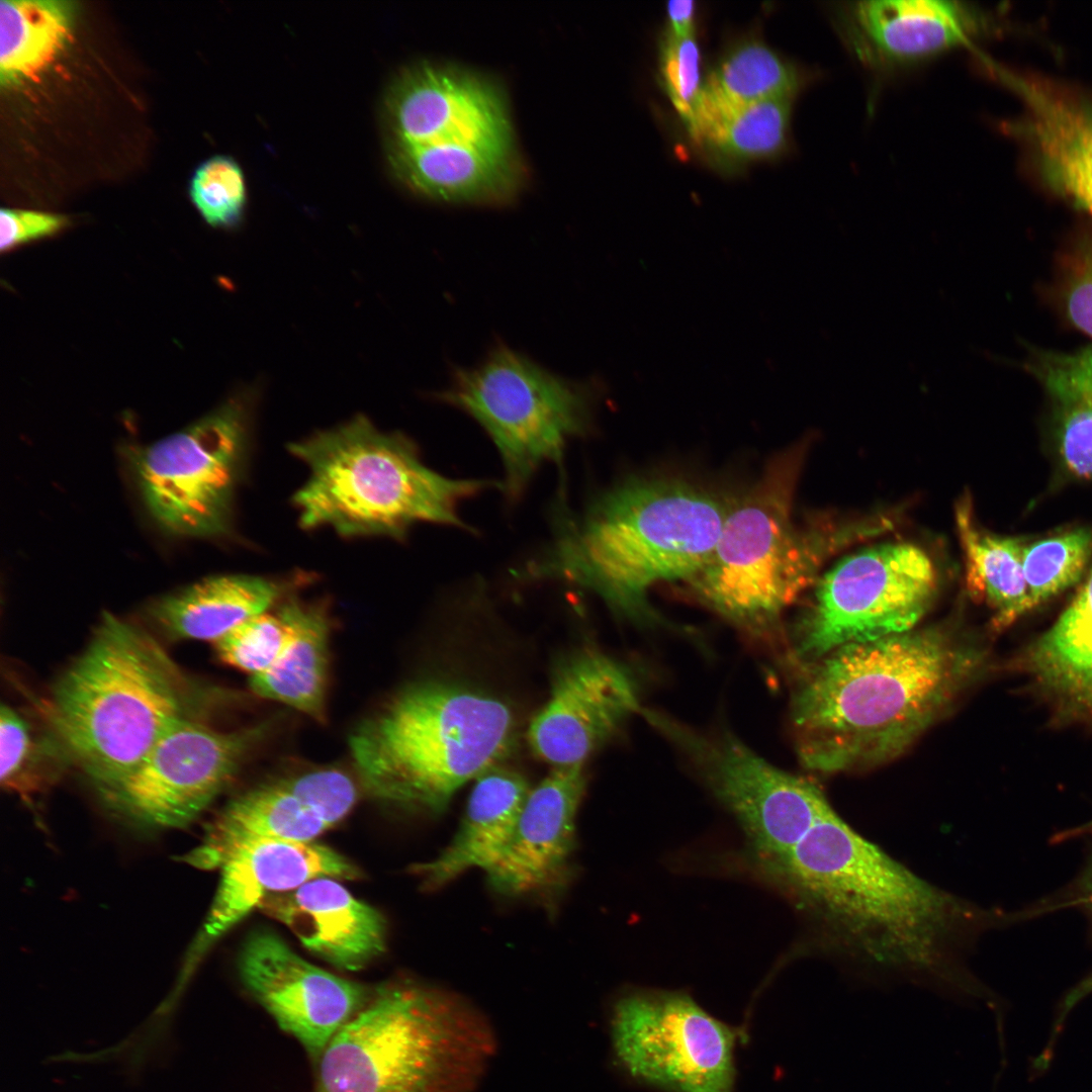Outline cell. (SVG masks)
Here are the masks:
<instances>
[{
	"label": "cell",
	"instance_id": "cell-29",
	"mask_svg": "<svg viewBox=\"0 0 1092 1092\" xmlns=\"http://www.w3.org/2000/svg\"><path fill=\"white\" fill-rule=\"evenodd\" d=\"M1027 372L1054 404V429L1064 467L1092 478V345L1074 352L1034 350Z\"/></svg>",
	"mask_w": 1092,
	"mask_h": 1092
},
{
	"label": "cell",
	"instance_id": "cell-34",
	"mask_svg": "<svg viewBox=\"0 0 1092 1092\" xmlns=\"http://www.w3.org/2000/svg\"><path fill=\"white\" fill-rule=\"evenodd\" d=\"M1092 554V530L1078 528L1022 546V568L1030 608L1080 580Z\"/></svg>",
	"mask_w": 1092,
	"mask_h": 1092
},
{
	"label": "cell",
	"instance_id": "cell-15",
	"mask_svg": "<svg viewBox=\"0 0 1092 1092\" xmlns=\"http://www.w3.org/2000/svg\"><path fill=\"white\" fill-rule=\"evenodd\" d=\"M238 971L248 993L314 1064L374 991L310 964L270 930H256L245 940Z\"/></svg>",
	"mask_w": 1092,
	"mask_h": 1092
},
{
	"label": "cell",
	"instance_id": "cell-22",
	"mask_svg": "<svg viewBox=\"0 0 1092 1092\" xmlns=\"http://www.w3.org/2000/svg\"><path fill=\"white\" fill-rule=\"evenodd\" d=\"M259 908L284 924L306 949L341 970H362L386 949L383 915L337 879H313L268 895Z\"/></svg>",
	"mask_w": 1092,
	"mask_h": 1092
},
{
	"label": "cell",
	"instance_id": "cell-31",
	"mask_svg": "<svg viewBox=\"0 0 1092 1092\" xmlns=\"http://www.w3.org/2000/svg\"><path fill=\"white\" fill-rule=\"evenodd\" d=\"M78 3L64 0H2L0 81L3 87L43 71L65 49Z\"/></svg>",
	"mask_w": 1092,
	"mask_h": 1092
},
{
	"label": "cell",
	"instance_id": "cell-16",
	"mask_svg": "<svg viewBox=\"0 0 1092 1092\" xmlns=\"http://www.w3.org/2000/svg\"><path fill=\"white\" fill-rule=\"evenodd\" d=\"M641 709L630 669L597 649H578L556 665L549 699L532 719L528 741L554 767L583 764Z\"/></svg>",
	"mask_w": 1092,
	"mask_h": 1092
},
{
	"label": "cell",
	"instance_id": "cell-38",
	"mask_svg": "<svg viewBox=\"0 0 1092 1092\" xmlns=\"http://www.w3.org/2000/svg\"><path fill=\"white\" fill-rule=\"evenodd\" d=\"M660 73L671 103L689 124L704 85L695 35L675 37L667 32L660 52Z\"/></svg>",
	"mask_w": 1092,
	"mask_h": 1092
},
{
	"label": "cell",
	"instance_id": "cell-2",
	"mask_svg": "<svg viewBox=\"0 0 1092 1092\" xmlns=\"http://www.w3.org/2000/svg\"><path fill=\"white\" fill-rule=\"evenodd\" d=\"M557 502L550 543L520 576L587 588L616 611L645 620L654 618L647 603L654 584L688 581L708 561L730 506L676 478L624 481L581 513Z\"/></svg>",
	"mask_w": 1092,
	"mask_h": 1092
},
{
	"label": "cell",
	"instance_id": "cell-26",
	"mask_svg": "<svg viewBox=\"0 0 1092 1092\" xmlns=\"http://www.w3.org/2000/svg\"><path fill=\"white\" fill-rule=\"evenodd\" d=\"M275 580L251 574L204 578L153 603L149 616L171 639L215 642L248 619L270 610L282 595Z\"/></svg>",
	"mask_w": 1092,
	"mask_h": 1092
},
{
	"label": "cell",
	"instance_id": "cell-4",
	"mask_svg": "<svg viewBox=\"0 0 1092 1092\" xmlns=\"http://www.w3.org/2000/svg\"><path fill=\"white\" fill-rule=\"evenodd\" d=\"M202 696L151 633L104 613L42 711L61 751L101 789L194 718Z\"/></svg>",
	"mask_w": 1092,
	"mask_h": 1092
},
{
	"label": "cell",
	"instance_id": "cell-36",
	"mask_svg": "<svg viewBox=\"0 0 1092 1092\" xmlns=\"http://www.w3.org/2000/svg\"><path fill=\"white\" fill-rule=\"evenodd\" d=\"M191 199L212 226H232L242 217L246 204V185L240 166L225 156L203 162L190 183Z\"/></svg>",
	"mask_w": 1092,
	"mask_h": 1092
},
{
	"label": "cell",
	"instance_id": "cell-39",
	"mask_svg": "<svg viewBox=\"0 0 1092 1092\" xmlns=\"http://www.w3.org/2000/svg\"><path fill=\"white\" fill-rule=\"evenodd\" d=\"M26 721L12 708L0 712V754L2 786L19 792L35 788L34 767L40 750Z\"/></svg>",
	"mask_w": 1092,
	"mask_h": 1092
},
{
	"label": "cell",
	"instance_id": "cell-11",
	"mask_svg": "<svg viewBox=\"0 0 1092 1092\" xmlns=\"http://www.w3.org/2000/svg\"><path fill=\"white\" fill-rule=\"evenodd\" d=\"M937 590V569L915 544L888 542L851 553L818 578L798 631V655L817 660L846 644L911 631Z\"/></svg>",
	"mask_w": 1092,
	"mask_h": 1092
},
{
	"label": "cell",
	"instance_id": "cell-33",
	"mask_svg": "<svg viewBox=\"0 0 1092 1092\" xmlns=\"http://www.w3.org/2000/svg\"><path fill=\"white\" fill-rule=\"evenodd\" d=\"M793 99H771L700 119L691 133L718 158L748 163L776 158L789 143Z\"/></svg>",
	"mask_w": 1092,
	"mask_h": 1092
},
{
	"label": "cell",
	"instance_id": "cell-30",
	"mask_svg": "<svg viewBox=\"0 0 1092 1092\" xmlns=\"http://www.w3.org/2000/svg\"><path fill=\"white\" fill-rule=\"evenodd\" d=\"M807 81L805 72L764 41L740 40L724 53L704 82L692 120L765 100H794Z\"/></svg>",
	"mask_w": 1092,
	"mask_h": 1092
},
{
	"label": "cell",
	"instance_id": "cell-20",
	"mask_svg": "<svg viewBox=\"0 0 1092 1092\" xmlns=\"http://www.w3.org/2000/svg\"><path fill=\"white\" fill-rule=\"evenodd\" d=\"M984 64L1022 103L1019 116L1002 129L1025 147L1046 186L1092 215V98L993 61Z\"/></svg>",
	"mask_w": 1092,
	"mask_h": 1092
},
{
	"label": "cell",
	"instance_id": "cell-18",
	"mask_svg": "<svg viewBox=\"0 0 1092 1092\" xmlns=\"http://www.w3.org/2000/svg\"><path fill=\"white\" fill-rule=\"evenodd\" d=\"M585 789L583 764L554 767L531 789L515 831L485 872L494 892L536 898L550 910L573 877L576 815Z\"/></svg>",
	"mask_w": 1092,
	"mask_h": 1092
},
{
	"label": "cell",
	"instance_id": "cell-24",
	"mask_svg": "<svg viewBox=\"0 0 1092 1092\" xmlns=\"http://www.w3.org/2000/svg\"><path fill=\"white\" fill-rule=\"evenodd\" d=\"M391 163L415 191L446 202H505L521 178L515 152L471 146L392 147Z\"/></svg>",
	"mask_w": 1092,
	"mask_h": 1092
},
{
	"label": "cell",
	"instance_id": "cell-3",
	"mask_svg": "<svg viewBox=\"0 0 1092 1092\" xmlns=\"http://www.w3.org/2000/svg\"><path fill=\"white\" fill-rule=\"evenodd\" d=\"M825 928L833 947L864 963L939 971L975 913L910 872L829 808L769 864Z\"/></svg>",
	"mask_w": 1092,
	"mask_h": 1092
},
{
	"label": "cell",
	"instance_id": "cell-17",
	"mask_svg": "<svg viewBox=\"0 0 1092 1092\" xmlns=\"http://www.w3.org/2000/svg\"><path fill=\"white\" fill-rule=\"evenodd\" d=\"M387 106L392 147L462 145L514 152L500 92L468 71L418 66L396 81Z\"/></svg>",
	"mask_w": 1092,
	"mask_h": 1092
},
{
	"label": "cell",
	"instance_id": "cell-6",
	"mask_svg": "<svg viewBox=\"0 0 1092 1092\" xmlns=\"http://www.w3.org/2000/svg\"><path fill=\"white\" fill-rule=\"evenodd\" d=\"M514 716L502 700L460 684H411L349 740L367 792L389 805L443 812L456 792L510 750Z\"/></svg>",
	"mask_w": 1092,
	"mask_h": 1092
},
{
	"label": "cell",
	"instance_id": "cell-37",
	"mask_svg": "<svg viewBox=\"0 0 1092 1092\" xmlns=\"http://www.w3.org/2000/svg\"><path fill=\"white\" fill-rule=\"evenodd\" d=\"M280 781L330 828L352 810L357 800L354 781L339 768L314 769Z\"/></svg>",
	"mask_w": 1092,
	"mask_h": 1092
},
{
	"label": "cell",
	"instance_id": "cell-41",
	"mask_svg": "<svg viewBox=\"0 0 1092 1092\" xmlns=\"http://www.w3.org/2000/svg\"><path fill=\"white\" fill-rule=\"evenodd\" d=\"M64 215L33 210L1 208L0 249L9 251L19 245L44 238L62 230Z\"/></svg>",
	"mask_w": 1092,
	"mask_h": 1092
},
{
	"label": "cell",
	"instance_id": "cell-19",
	"mask_svg": "<svg viewBox=\"0 0 1092 1092\" xmlns=\"http://www.w3.org/2000/svg\"><path fill=\"white\" fill-rule=\"evenodd\" d=\"M835 23L866 67L898 70L943 54L992 31L993 20L964 2L873 0L842 3Z\"/></svg>",
	"mask_w": 1092,
	"mask_h": 1092
},
{
	"label": "cell",
	"instance_id": "cell-12",
	"mask_svg": "<svg viewBox=\"0 0 1092 1092\" xmlns=\"http://www.w3.org/2000/svg\"><path fill=\"white\" fill-rule=\"evenodd\" d=\"M614 1057L634 1080L662 1092H732L737 1029L690 995L632 992L610 1016Z\"/></svg>",
	"mask_w": 1092,
	"mask_h": 1092
},
{
	"label": "cell",
	"instance_id": "cell-21",
	"mask_svg": "<svg viewBox=\"0 0 1092 1092\" xmlns=\"http://www.w3.org/2000/svg\"><path fill=\"white\" fill-rule=\"evenodd\" d=\"M220 879L210 911L188 963H197L271 894L291 891L318 878L357 880L362 872L333 848L311 842L261 840L244 843L216 862Z\"/></svg>",
	"mask_w": 1092,
	"mask_h": 1092
},
{
	"label": "cell",
	"instance_id": "cell-35",
	"mask_svg": "<svg viewBox=\"0 0 1092 1092\" xmlns=\"http://www.w3.org/2000/svg\"><path fill=\"white\" fill-rule=\"evenodd\" d=\"M288 633L289 624L280 606L248 619L213 644L222 662L255 675L274 662Z\"/></svg>",
	"mask_w": 1092,
	"mask_h": 1092
},
{
	"label": "cell",
	"instance_id": "cell-1",
	"mask_svg": "<svg viewBox=\"0 0 1092 1092\" xmlns=\"http://www.w3.org/2000/svg\"><path fill=\"white\" fill-rule=\"evenodd\" d=\"M982 660L977 647L941 627L832 650L793 696L802 763L833 774L897 757L946 712Z\"/></svg>",
	"mask_w": 1092,
	"mask_h": 1092
},
{
	"label": "cell",
	"instance_id": "cell-32",
	"mask_svg": "<svg viewBox=\"0 0 1092 1092\" xmlns=\"http://www.w3.org/2000/svg\"><path fill=\"white\" fill-rule=\"evenodd\" d=\"M956 517L970 587L986 599L996 627L1010 625L1031 610L1022 568L1023 543L977 528L969 503L958 506Z\"/></svg>",
	"mask_w": 1092,
	"mask_h": 1092
},
{
	"label": "cell",
	"instance_id": "cell-9",
	"mask_svg": "<svg viewBox=\"0 0 1092 1092\" xmlns=\"http://www.w3.org/2000/svg\"><path fill=\"white\" fill-rule=\"evenodd\" d=\"M598 382L564 379L506 347L461 368L436 398L468 414L494 444L511 502L545 463L561 464L567 444L594 429Z\"/></svg>",
	"mask_w": 1092,
	"mask_h": 1092
},
{
	"label": "cell",
	"instance_id": "cell-43",
	"mask_svg": "<svg viewBox=\"0 0 1092 1092\" xmlns=\"http://www.w3.org/2000/svg\"><path fill=\"white\" fill-rule=\"evenodd\" d=\"M695 2L691 0H672L667 3L668 33L675 37L695 35Z\"/></svg>",
	"mask_w": 1092,
	"mask_h": 1092
},
{
	"label": "cell",
	"instance_id": "cell-8",
	"mask_svg": "<svg viewBox=\"0 0 1092 1092\" xmlns=\"http://www.w3.org/2000/svg\"><path fill=\"white\" fill-rule=\"evenodd\" d=\"M800 452L771 461L730 503L708 561L687 582L722 617L752 633L774 626L786 607L814 579L822 560L844 538L792 519Z\"/></svg>",
	"mask_w": 1092,
	"mask_h": 1092
},
{
	"label": "cell",
	"instance_id": "cell-27",
	"mask_svg": "<svg viewBox=\"0 0 1092 1092\" xmlns=\"http://www.w3.org/2000/svg\"><path fill=\"white\" fill-rule=\"evenodd\" d=\"M329 828L279 780L253 788L229 802L208 824L201 844L186 860L212 870L224 853L244 843L311 842Z\"/></svg>",
	"mask_w": 1092,
	"mask_h": 1092
},
{
	"label": "cell",
	"instance_id": "cell-40",
	"mask_svg": "<svg viewBox=\"0 0 1092 1092\" xmlns=\"http://www.w3.org/2000/svg\"><path fill=\"white\" fill-rule=\"evenodd\" d=\"M1061 298L1070 323L1092 338V243L1067 265Z\"/></svg>",
	"mask_w": 1092,
	"mask_h": 1092
},
{
	"label": "cell",
	"instance_id": "cell-13",
	"mask_svg": "<svg viewBox=\"0 0 1092 1092\" xmlns=\"http://www.w3.org/2000/svg\"><path fill=\"white\" fill-rule=\"evenodd\" d=\"M640 714L690 760L768 863L788 853L830 807L816 786L727 732L696 730L644 707Z\"/></svg>",
	"mask_w": 1092,
	"mask_h": 1092
},
{
	"label": "cell",
	"instance_id": "cell-23",
	"mask_svg": "<svg viewBox=\"0 0 1092 1092\" xmlns=\"http://www.w3.org/2000/svg\"><path fill=\"white\" fill-rule=\"evenodd\" d=\"M518 772L493 767L474 781L461 823L435 857L411 872L423 889H440L473 869L489 870L506 849L530 792Z\"/></svg>",
	"mask_w": 1092,
	"mask_h": 1092
},
{
	"label": "cell",
	"instance_id": "cell-28",
	"mask_svg": "<svg viewBox=\"0 0 1092 1092\" xmlns=\"http://www.w3.org/2000/svg\"><path fill=\"white\" fill-rule=\"evenodd\" d=\"M289 624L286 642L264 671L252 675L258 696L286 704L317 720L326 719L329 620L324 610L290 600L281 605Z\"/></svg>",
	"mask_w": 1092,
	"mask_h": 1092
},
{
	"label": "cell",
	"instance_id": "cell-14",
	"mask_svg": "<svg viewBox=\"0 0 1092 1092\" xmlns=\"http://www.w3.org/2000/svg\"><path fill=\"white\" fill-rule=\"evenodd\" d=\"M264 730L258 725L221 732L196 717L184 719L130 772L98 791L111 809L140 826H186L225 789Z\"/></svg>",
	"mask_w": 1092,
	"mask_h": 1092
},
{
	"label": "cell",
	"instance_id": "cell-7",
	"mask_svg": "<svg viewBox=\"0 0 1092 1092\" xmlns=\"http://www.w3.org/2000/svg\"><path fill=\"white\" fill-rule=\"evenodd\" d=\"M308 476L294 494L299 522L342 536L403 538L418 523L467 531L462 502L497 486L487 479H453L424 464L414 442L379 431L366 417L289 445Z\"/></svg>",
	"mask_w": 1092,
	"mask_h": 1092
},
{
	"label": "cell",
	"instance_id": "cell-42",
	"mask_svg": "<svg viewBox=\"0 0 1092 1092\" xmlns=\"http://www.w3.org/2000/svg\"><path fill=\"white\" fill-rule=\"evenodd\" d=\"M1073 902L1092 917V858L1073 890ZM1089 994H1092V975L1064 997L1054 1018L1055 1026L1064 1027L1072 1009Z\"/></svg>",
	"mask_w": 1092,
	"mask_h": 1092
},
{
	"label": "cell",
	"instance_id": "cell-5",
	"mask_svg": "<svg viewBox=\"0 0 1092 1092\" xmlns=\"http://www.w3.org/2000/svg\"><path fill=\"white\" fill-rule=\"evenodd\" d=\"M496 1044L490 1020L464 996L391 979L331 1039L313 1092H477Z\"/></svg>",
	"mask_w": 1092,
	"mask_h": 1092
},
{
	"label": "cell",
	"instance_id": "cell-10",
	"mask_svg": "<svg viewBox=\"0 0 1092 1092\" xmlns=\"http://www.w3.org/2000/svg\"><path fill=\"white\" fill-rule=\"evenodd\" d=\"M254 395L234 396L187 428L130 451L143 500L166 531L225 534L246 465Z\"/></svg>",
	"mask_w": 1092,
	"mask_h": 1092
},
{
	"label": "cell",
	"instance_id": "cell-25",
	"mask_svg": "<svg viewBox=\"0 0 1092 1092\" xmlns=\"http://www.w3.org/2000/svg\"><path fill=\"white\" fill-rule=\"evenodd\" d=\"M1022 663L1059 715L1092 721V570L1056 622L1027 648Z\"/></svg>",
	"mask_w": 1092,
	"mask_h": 1092
}]
</instances>
